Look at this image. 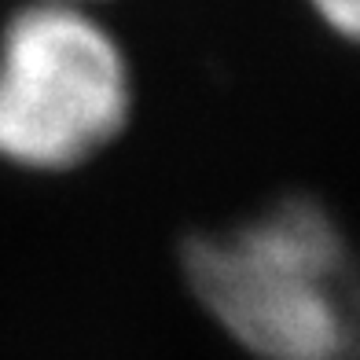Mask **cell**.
Here are the masks:
<instances>
[{
    "mask_svg": "<svg viewBox=\"0 0 360 360\" xmlns=\"http://www.w3.org/2000/svg\"><path fill=\"white\" fill-rule=\"evenodd\" d=\"M133 114V70L85 8L30 0L0 22V162L67 173L114 143Z\"/></svg>",
    "mask_w": 360,
    "mask_h": 360,
    "instance_id": "obj_2",
    "label": "cell"
},
{
    "mask_svg": "<svg viewBox=\"0 0 360 360\" xmlns=\"http://www.w3.org/2000/svg\"><path fill=\"white\" fill-rule=\"evenodd\" d=\"M335 37L360 44V0H305Z\"/></svg>",
    "mask_w": 360,
    "mask_h": 360,
    "instance_id": "obj_3",
    "label": "cell"
},
{
    "mask_svg": "<svg viewBox=\"0 0 360 360\" xmlns=\"http://www.w3.org/2000/svg\"><path fill=\"white\" fill-rule=\"evenodd\" d=\"M184 280L254 360H360V257L313 195L191 236Z\"/></svg>",
    "mask_w": 360,
    "mask_h": 360,
    "instance_id": "obj_1",
    "label": "cell"
},
{
    "mask_svg": "<svg viewBox=\"0 0 360 360\" xmlns=\"http://www.w3.org/2000/svg\"><path fill=\"white\" fill-rule=\"evenodd\" d=\"M52 4H74V8H81V4H96V0H52Z\"/></svg>",
    "mask_w": 360,
    "mask_h": 360,
    "instance_id": "obj_4",
    "label": "cell"
}]
</instances>
